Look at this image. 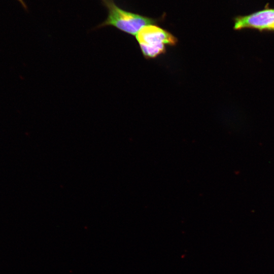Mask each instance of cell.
Masks as SVG:
<instances>
[{
	"label": "cell",
	"instance_id": "obj_3",
	"mask_svg": "<svg viewBox=\"0 0 274 274\" xmlns=\"http://www.w3.org/2000/svg\"><path fill=\"white\" fill-rule=\"evenodd\" d=\"M234 29H252L260 31H274V8H265L234 19Z\"/></svg>",
	"mask_w": 274,
	"mask_h": 274
},
{
	"label": "cell",
	"instance_id": "obj_2",
	"mask_svg": "<svg viewBox=\"0 0 274 274\" xmlns=\"http://www.w3.org/2000/svg\"><path fill=\"white\" fill-rule=\"evenodd\" d=\"M135 38L143 54L147 59L164 53L167 46H175L178 42L172 33L155 24L143 27Z\"/></svg>",
	"mask_w": 274,
	"mask_h": 274
},
{
	"label": "cell",
	"instance_id": "obj_4",
	"mask_svg": "<svg viewBox=\"0 0 274 274\" xmlns=\"http://www.w3.org/2000/svg\"><path fill=\"white\" fill-rule=\"evenodd\" d=\"M25 10H27V6L23 0H17Z\"/></svg>",
	"mask_w": 274,
	"mask_h": 274
},
{
	"label": "cell",
	"instance_id": "obj_1",
	"mask_svg": "<svg viewBox=\"0 0 274 274\" xmlns=\"http://www.w3.org/2000/svg\"><path fill=\"white\" fill-rule=\"evenodd\" d=\"M101 1L108 10V17L97 28L113 26L124 32L135 36L143 27L157 23L156 19L121 9L114 0Z\"/></svg>",
	"mask_w": 274,
	"mask_h": 274
}]
</instances>
